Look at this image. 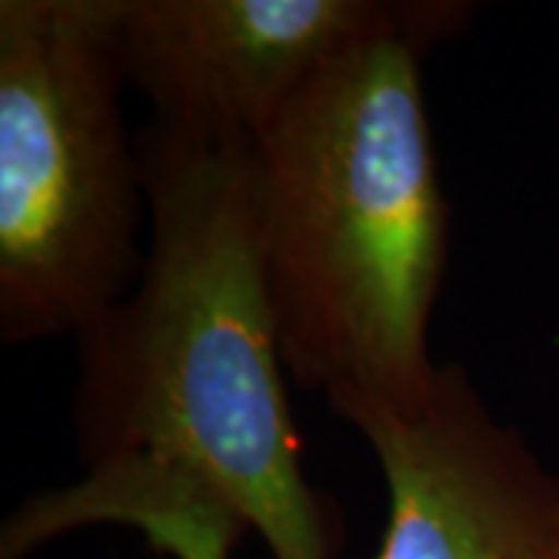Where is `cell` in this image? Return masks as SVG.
Instances as JSON below:
<instances>
[{
	"instance_id": "obj_6",
	"label": "cell",
	"mask_w": 559,
	"mask_h": 559,
	"mask_svg": "<svg viewBox=\"0 0 559 559\" xmlns=\"http://www.w3.org/2000/svg\"><path fill=\"white\" fill-rule=\"evenodd\" d=\"M91 525H124L171 559H234L249 528L215 500L162 473L91 469L69 488L25 500L0 532V559H28L50 540Z\"/></svg>"
},
{
	"instance_id": "obj_1",
	"label": "cell",
	"mask_w": 559,
	"mask_h": 559,
	"mask_svg": "<svg viewBox=\"0 0 559 559\" xmlns=\"http://www.w3.org/2000/svg\"><path fill=\"white\" fill-rule=\"evenodd\" d=\"M138 150L146 264L75 340L81 466L183 481L259 535L271 559H340L342 513L305 476L261 277L252 140L146 124Z\"/></svg>"
},
{
	"instance_id": "obj_2",
	"label": "cell",
	"mask_w": 559,
	"mask_h": 559,
	"mask_svg": "<svg viewBox=\"0 0 559 559\" xmlns=\"http://www.w3.org/2000/svg\"><path fill=\"white\" fill-rule=\"evenodd\" d=\"M473 3L407 0L252 140L259 261L289 382L342 417L414 411L441 364L429 333L451 209L423 60Z\"/></svg>"
},
{
	"instance_id": "obj_4",
	"label": "cell",
	"mask_w": 559,
	"mask_h": 559,
	"mask_svg": "<svg viewBox=\"0 0 559 559\" xmlns=\"http://www.w3.org/2000/svg\"><path fill=\"white\" fill-rule=\"evenodd\" d=\"M407 0H116L128 87L156 128L255 140L333 60Z\"/></svg>"
},
{
	"instance_id": "obj_5",
	"label": "cell",
	"mask_w": 559,
	"mask_h": 559,
	"mask_svg": "<svg viewBox=\"0 0 559 559\" xmlns=\"http://www.w3.org/2000/svg\"><path fill=\"white\" fill-rule=\"evenodd\" d=\"M385 485L373 559H559V476L448 360L414 411L342 414Z\"/></svg>"
},
{
	"instance_id": "obj_3",
	"label": "cell",
	"mask_w": 559,
	"mask_h": 559,
	"mask_svg": "<svg viewBox=\"0 0 559 559\" xmlns=\"http://www.w3.org/2000/svg\"><path fill=\"white\" fill-rule=\"evenodd\" d=\"M116 0L0 3V340H79L146 264Z\"/></svg>"
}]
</instances>
